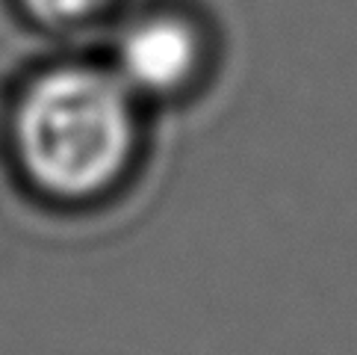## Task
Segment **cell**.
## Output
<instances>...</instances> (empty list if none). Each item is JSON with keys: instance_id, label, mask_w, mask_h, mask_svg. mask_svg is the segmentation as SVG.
<instances>
[{"instance_id": "obj_3", "label": "cell", "mask_w": 357, "mask_h": 355, "mask_svg": "<svg viewBox=\"0 0 357 355\" xmlns=\"http://www.w3.org/2000/svg\"><path fill=\"white\" fill-rule=\"evenodd\" d=\"M104 3V0H24V6L39 21L47 24H71V21H80L86 15Z\"/></svg>"}, {"instance_id": "obj_2", "label": "cell", "mask_w": 357, "mask_h": 355, "mask_svg": "<svg viewBox=\"0 0 357 355\" xmlns=\"http://www.w3.org/2000/svg\"><path fill=\"white\" fill-rule=\"evenodd\" d=\"M198 62V39L183 21L151 18L124 36L119 48V80L148 95L174 92Z\"/></svg>"}, {"instance_id": "obj_1", "label": "cell", "mask_w": 357, "mask_h": 355, "mask_svg": "<svg viewBox=\"0 0 357 355\" xmlns=\"http://www.w3.org/2000/svg\"><path fill=\"white\" fill-rule=\"evenodd\" d=\"M18 154L27 175L54 196H92L124 169L133 145L127 86L95 68H56L24 95Z\"/></svg>"}]
</instances>
